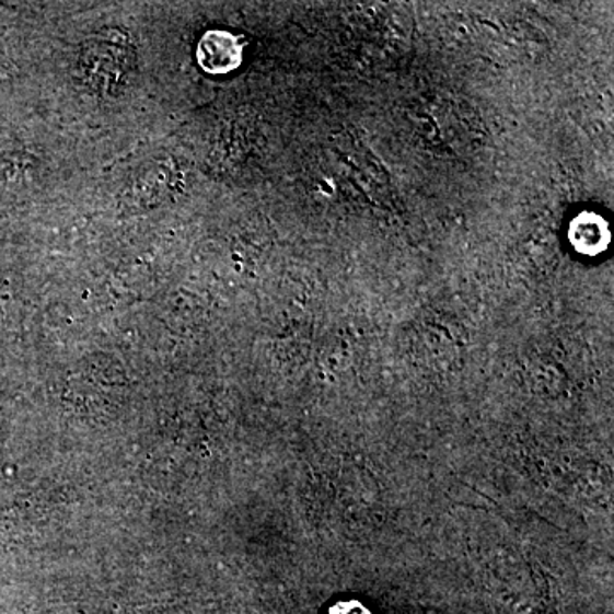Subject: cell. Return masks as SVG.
I'll list each match as a JSON object with an SVG mask.
<instances>
[{
    "label": "cell",
    "instance_id": "cell-4",
    "mask_svg": "<svg viewBox=\"0 0 614 614\" xmlns=\"http://www.w3.org/2000/svg\"><path fill=\"white\" fill-rule=\"evenodd\" d=\"M328 614H371V611L359 601H341V603H336Z\"/></svg>",
    "mask_w": 614,
    "mask_h": 614
},
{
    "label": "cell",
    "instance_id": "cell-2",
    "mask_svg": "<svg viewBox=\"0 0 614 614\" xmlns=\"http://www.w3.org/2000/svg\"><path fill=\"white\" fill-rule=\"evenodd\" d=\"M197 60L209 74H229L243 60V45L236 35L229 32H209L198 43Z\"/></svg>",
    "mask_w": 614,
    "mask_h": 614
},
{
    "label": "cell",
    "instance_id": "cell-1",
    "mask_svg": "<svg viewBox=\"0 0 614 614\" xmlns=\"http://www.w3.org/2000/svg\"><path fill=\"white\" fill-rule=\"evenodd\" d=\"M118 38L120 36L115 33L113 36L101 35L82 50V74L100 90H108L128 72L127 43Z\"/></svg>",
    "mask_w": 614,
    "mask_h": 614
},
{
    "label": "cell",
    "instance_id": "cell-3",
    "mask_svg": "<svg viewBox=\"0 0 614 614\" xmlns=\"http://www.w3.org/2000/svg\"><path fill=\"white\" fill-rule=\"evenodd\" d=\"M610 238L606 221L594 212L579 213L568 229V240L580 255H601L610 246Z\"/></svg>",
    "mask_w": 614,
    "mask_h": 614
}]
</instances>
